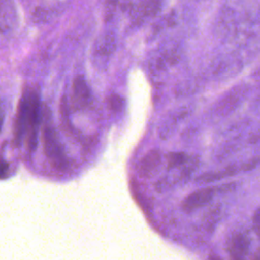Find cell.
I'll return each instance as SVG.
<instances>
[{
    "label": "cell",
    "instance_id": "obj_1",
    "mask_svg": "<svg viewBox=\"0 0 260 260\" xmlns=\"http://www.w3.org/2000/svg\"><path fill=\"white\" fill-rule=\"evenodd\" d=\"M40 118L41 107L39 96L34 90H26L18 105L15 123V140L19 143L24 137L29 151H34L37 145Z\"/></svg>",
    "mask_w": 260,
    "mask_h": 260
},
{
    "label": "cell",
    "instance_id": "obj_2",
    "mask_svg": "<svg viewBox=\"0 0 260 260\" xmlns=\"http://www.w3.org/2000/svg\"><path fill=\"white\" fill-rule=\"evenodd\" d=\"M44 152L51 165L57 172L64 173L68 169V160L58 141L54 129L46 126L44 130Z\"/></svg>",
    "mask_w": 260,
    "mask_h": 260
},
{
    "label": "cell",
    "instance_id": "obj_3",
    "mask_svg": "<svg viewBox=\"0 0 260 260\" xmlns=\"http://www.w3.org/2000/svg\"><path fill=\"white\" fill-rule=\"evenodd\" d=\"M249 240L241 234L235 233L226 240V253L230 260H247L249 254Z\"/></svg>",
    "mask_w": 260,
    "mask_h": 260
},
{
    "label": "cell",
    "instance_id": "obj_4",
    "mask_svg": "<svg viewBox=\"0 0 260 260\" xmlns=\"http://www.w3.org/2000/svg\"><path fill=\"white\" fill-rule=\"evenodd\" d=\"M74 101L79 107L86 106L89 101V89L82 76H78L73 82Z\"/></svg>",
    "mask_w": 260,
    "mask_h": 260
},
{
    "label": "cell",
    "instance_id": "obj_5",
    "mask_svg": "<svg viewBox=\"0 0 260 260\" xmlns=\"http://www.w3.org/2000/svg\"><path fill=\"white\" fill-rule=\"evenodd\" d=\"M109 105L112 108V110L119 111L123 106V100L120 95L114 93L109 98Z\"/></svg>",
    "mask_w": 260,
    "mask_h": 260
},
{
    "label": "cell",
    "instance_id": "obj_6",
    "mask_svg": "<svg viewBox=\"0 0 260 260\" xmlns=\"http://www.w3.org/2000/svg\"><path fill=\"white\" fill-rule=\"evenodd\" d=\"M253 226H254V231L260 236V208L255 212V215L253 218Z\"/></svg>",
    "mask_w": 260,
    "mask_h": 260
}]
</instances>
